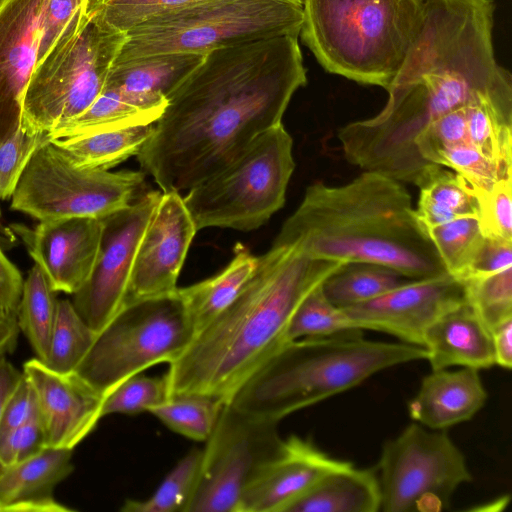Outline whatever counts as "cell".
Instances as JSON below:
<instances>
[{
    "mask_svg": "<svg viewBox=\"0 0 512 512\" xmlns=\"http://www.w3.org/2000/svg\"><path fill=\"white\" fill-rule=\"evenodd\" d=\"M298 36L207 53L168 96L137 159L163 192L185 194L282 123L307 83Z\"/></svg>",
    "mask_w": 512,
    "mask_h": 512,
    "instance_id": "obj_1",
    "label": "cell"
},
{
    "mask_svg": "<svg viewBox=\"0 0 512 512\" xmlns=\"http://www.w3.org/2000/svg\"><path fill=\"white\" fill-rule=\"evenodd\" d=\"M344 265L272 244L233 302L169 364L170 398L200 394L228 403L287 343L289 321L302 300Z\"/></svg>",
    "mask_w": 512,
    "mask_h": 512,
    "instance_id": "obj_2",
    "label": "cell"
},
{
    "mask_svg": "<svg viewBox=\"0 0 512 512\" xmlns=\"http://www.w3.org/2000/svg\"><path fill=\"white\" fill-rule=\"evenodd\" d=\"M273 245L317 259L382 265L411 279L447 273L410 194L399 181L372 171L342 185H310Z\"/></svg>",
    "mask_w": 512,
    "mask_h": 512,
    "instance_id": "obj_3",
    "label": "cell"
},
{
    "mask_svg": "<svg viewBox=\"0 0 512 512\" xmlns=\"http://www.w3.org/2000/svg\"><path fill=\"white\" fill-rule=\"evenodd\" d=\"M423 346L372 341L362 330L287 342L228 402L248 415L279 422L396 365L426 359Z\"/></svg>",
    "mask_w": 512,
    "mask_h": 512,
    "instance_id": "obj_4",
    "label": "cell"
},
{
    "mask_svg": "<svg viewBox=\"0 0 512 512\" xmlns=\"http://www.w3.org/2000/svg\"><path fill=\"white\" fill-rule=\"evenodd\" d=\"M424 0H303L299 37L329 73L388 89L422 19Z\"/></svg>",
    "mask_w": 512,
    "mask_h": 512,
    "instance_id": "obj_5",
    "label": "cell"
},
{
    "mask_svg": "<svg viewBox=\"0 0 512 512\" xmlns=\"http://www.w3.org/2000/svg\"><path fill=\"white\" fill-rule=\"evenodd\" d=\"M303 0H201L131 28L114 63L211 51L256 40L298 36Z\"/></svg>",
    "mask_w": 512,
    "mask_h": 512,
    "instance_id": "obj_6",
    "label": "cell"
},
{
    "mask_svg": "<svg viewBox=\"0 0 512 512\" xmlns=\"http://www.w3.org/2000/svg\"><path fill=\"white\" fill-rule=\"evenodd\" d=\"M125 41L126 33L88 12L72 23L30 77L21 127L48 135L83 113L102 92Z\"/></svg>",
    "mask_w": 512,
    "mask_h": 512,
    "instance_id": "obj_7",
    "label": "cell"
},
{
    "mask_svg": "<svg viewBox=\"0 0 512 512\" xmlns=\"http://www.w3.org/2000/svg\"><path fill=\"white\" fill-rule=\"evenodd\" d=\"M293 140L282 123L255 139L238 157L183 194L197 231H250L285 203L295 168Z\"/></svg>",
    "mask_w": 512,
    "mask_h": 512,
    "instance_id": "obj_8",
    "label": "cell"
},
{
    "mask_svg": "<svg viewBox=\"0 0 512 512\" xmlns=\"http://www.w3.org/2000/svg\"><path fill=\"white\" fill-rule=\"evenodd\" d=\"M195 334L177 290L133 301L97 333L76 372L106 397L145 369L175 361Z\"/></svg>",
    "mask_w": 512,
    "mask_h": 512,
    "instance_id": "obj_9",
    "label": "cell"
},
{
    "mask_svg": "<svg viewBox=\"0 0 512 512\" xmlns=\"http://www.w3.org/2000/svg\"><path fill=\"white\" fill-rule=\"evenodd\" d=\"M144 178L140 171L77 166L48 139L24 168L11 196V209L38 221L103 218L134 201Z\"/></svg>",
    "mask_w": 512,
    "mask_h": 512,
    "instance_id": "obj_10",
    "label": "cell"
},
{
    "mask_svg": "<svg viewBox=\"0 0 512 512\" xmlns=\"http://www.w3.org/2000/svg\"><path fill=\"white\" fill-rule=\"evenodd\" d=\"M415 422L385 442L377 468L381 511H441L472 480L465 457L444 430Z\"/></svg>",
    "mask_w": 512,
    "mask_h": 512,
    "instance_id": "obj_11",
    "label": "cell"
},
{
    "mask_svg": "<svg viewBox=\"0 0 512 512\" xmlns=\"http://www.w3.org/2000/svg\"><path fill=\"white\" fill-rule=\"evenodd\" d=\"M278 422L225 403L203 449L198 484L187 512H238L248 482L279 449Z\"/></svg>",
    "mask_w": 512,
    "mask_h": 512,
    "instance_id": "obj_12",
    "label": "cell"
},
{
    "mask_svg": "<svg viewBox=\"0 0 512 512\" xmlns=\"http://www.w3.org/2000/svg\"><path fill=\"white\" fill-rule=\"evenodd\" d=\"M161 192L148 191L102 219V236L93 270L73 294L82 319L99 333L124 307L135 256Z\"/></svg>",
    "mask_w": 512,
    "mask_h": 512,
    "instance_id": "obj_13",
    "label": "cell"
},
{
    "mask_svg": "<svg viewBox=\"0 0 512 512\" xmlns=\"http://www.w3.org/2000/svg\"><path fill=\"white\" fill-rule=\"evenodd\" d=\"M465 301L463 282L445 273L412 279L374 299L343 309L357 330L383 332L403 343L423 346L427 328Z\"/></svg>",
    "mask_w": 512,
    "mask_h": 512,
    "instance_id": "obj_14",
    "label": "cell"
},
{
    "mask_svg": "<svg viewBox=\"0 0 512 512\" xmlns=\"http://www.w3.org/2000/svg\"><path fill=\"white\" fill-rule=\"evenodd\" d=\"M196 232L183 196L162 192L137 249L125 305L176 292L177 280Z\"/></svg>",
    "mask_w": 512,
    "mask_h": 512,
    "instance_id": "obj_15",
    "label": "cell"
},
{
    "mask_svg": "<svg viewBox=\"0 0 512 512\" xmlns=\"http://www.w3.org/2000/svg\"><path fill=\"white\" fill-rule=\"evenodd\" d=\"M49 0H0V143L21 127Z\"/></svg>",
    "mask_w": 512,
    "mask_h": 512,
    "instance_id": "obj_16",
    "label": "cell"
},
{
    "mask_svg": "<svg viewBox=\"0 0 512 512\" xmlns=\"http://www.w3.org/2000/svg\"><path fill=\"white\" fill-rule=\"evenodd\" d=\"M102 228L101 218L71 217L39 221L33 229L15 225L14 231L51 288L73 295L93 270Z\"/></svg>",
    "mask_w": 512,
    "mask_h": 512,
    "instance_id": "obj_17",
    "label": "cell"
},
{
    "mask_svg": "<svg viewBox=\"0 0 512 512\" xmlns=\"http://www.w3.org/2000/svg\"><path fill=\"white\" fill-rule=\"evenodd\" d=\"M22 373L36 394L46 447L73 450L102 418L105 397L76 371H54L36 357Z\"/></svg>",
    "mask_w": 512,
    "mask_h": 512,
    "instance_id": "obj_18",
    "label": "cell"
},
{
    "mask_svg": "<svg viewBox=\"0 0 512 512\" xmlns=\"http://www.w3.org/2000/svg\"><path fill=\"white\" fill-rule=\"evenodd\" d=\"M344 462L327 455L311 440L291 435L252 476L238 512H285L326 473Z\"/></svg>",
    "mask_w": 512,
    "mask_h": 512,
    "instance_id": "obj_19",
    "label": "cell"
},
{
    "mask_svg": "<svg viewBox=\"0 0 512 512\" xmlns=\"http://www.w3.org/2000/svg\"><path fill=\"white\" fill-rule=\"evenodd\" d=\"M487 392L479 370H432L421 382L417 394L409 402L410 417L433 430L466 422L484 406Z\"/></svg>",
    "mask_w": 512,
    "mask_h": 512,
    "instance_id": "obj_20",
    "label": "cell"
},
{
    "mask_svg": "<svg viewBox=\"0 0 512 512\" xmlns=\"http://www.w3.org/2000/svg\"><path fill=\"white\" fill-rule=\"evenodd\" d=\"M423 347L432 370L453 366L481 370L495 365L491 331L467 301L427 328Z\"/></svg>",
    "mask_w": 512,
    "mask_h": 512,
    "instance_id": "obj_21",
    "label": "cell"
},
{
    "mask_svg": "<svg viewBox=\"0 0 512 512\" xmlns=\"http://www.w3.org/2000/svg\"><path fill=\"white\" fill-rule=\"evenodd\" d=\"M72 449L45 447L34 456L0 469V503L10 512H70L53 496L73 471Z\"/></svg>",
    "mask_w": 512,
    "mask_h": 512,
    "instance_id": "obj_22",
    "label": "cell"
},
{
    "mask_svg": "<svg viewBox=\"0 0 512 512\" xmlns=\"http://www.w3.org/2000/svg\"><path fill=\"white\" fill-rule=\"evenodd\" d=\"M381 490L376 471L345 461L326 473L285 512H377Z\"/></svg>",
    "mask_w": 512,
    "mask_h": 512,
    "instance_id": "obj_23",
    "label": "cell"
},
{
    "mask_svg": "<svg viewBox=\"0 0 512 512\" xmlns=\"http://www.w3.org/2000/svg\"><path fill=\"white\" fill-rule=\"evenodd\" d=\"M205 55L158 54L113 63L105 85L147 102L167 104L168 96L202 62Z\"/></svg>",
    "mask_w": 512,
    "mask_h": 512,
    "instance_id": "obj_24",
    "label": "cell"
},
{
    "mask_svg": "<svg viewBox=\"0 0 512 512\" xmlns=\"http://www.w3.org/2000/svg\"><path fill=\"white\" fill-rule=\"evenodd\" d=\"M258 256L238 242L229 264L219 273L177 289L196 333L209 324L238 296L256 270Z\"/></svg>",
    "mask_w": 512,
    "mask_h": 512,
    "instance_id": "obj_25",
    "label": "cell"
},
{
    "mask_svg": "<svg viewBox=\"0 0 512 512\" xmlns=\"http://www.w3.org/2000/svg\"><path fill=\"white\" fill-rule=\"evenodd\" d=\"M167 104L144 101L104 85L95 101L80 115L47 135L49 140L72 138L101 131L155 123Z\"/></svg>",
    "mask_w": 512,
    "mask_h": 512,
    "instance_id": "obj_26",
    "label": "cell"
},
{
    "mask_svg": "<svg viewBox=\"0 0 512 512\" xmlns=\"http://www.w3.org/2000/svg\"><path fill=\"white\" fill-rule=\"evenodd\" d=\"M466 109L470 142L500 179H512V101L481 99Z\"/></svg>",
    "mask_w": 512,
    "mask_h": 512,
    "instance_id": "obj_27",
    "label": "cell"
},
{
    "mask_svg": "<svg viewBox=\"0 0 512 512\" xmlns=\"http://www.w3.org/2000/svg\"><path fill=\"white\" fill-rule=\"evenodd\" d=\"M154 123L50 140L77 166L109 170L137 156L153 132Z\"/></svg>",
    "mask_w": 512,
    "mask_h": 512,
    "instance_id": "obj_28",
    "label": "cell"
},
{
    "mask_svg": "<svg viewBox=\"0 0 512 512\" xmlns=\"http://www.w3.org/2000/svg\"><path fill=\"white\" fill-rule=\"evenodd\" d=\"M419 189L415 213L425 230L459 217L479 216L474 187L452 170L438 166Z\"/></svg>",
    "mask_w": 512,
    "mask_h": 512,
    "instance_id": "obj_29",
    "label": "cell"
},
{
    "mask_svg": "<svg viewBox=\"0 0 512 512\" xmlns=\"http://www.w3.org/2000/svg\"><path fill=\"white\" fill-rule=\"evenodd\" d=\"M56 293L40 267L34 264L23 281L16 320L36 358L42 362L49 352L58 304Z\"/></svg>",
    "mask_w": 512,
    "mask_h": 512,
    "instance_id": "obj_30",
    "label": "cell"
},
{
    "mask_svg": "<svg viewBox=\"0 0 512 512\" xmlns=\"http://www.w3.org/2000/svg\"><path fill=\"white\" fill-rule=\"evenodd\" d=\"M412 280L398 271L377 264H346L322 284L327 299L340 308L374 299Z\"/></svg>",
    "mask_w": 512,
    "mask_h": 512,
    "instance_id": "obj_31",
    "label": "cell"
},
{
    "mask_svg": "<svg viewBox=\"0 0 512 512\" xmlns=\"http://www.w3.org/2000/svg\"><path fill=\"white\" fill-rule=\"evenodd\" d=\"M446 272L463 281L484 242L479 216L453 219L426 230Z\"/></svg>",
    "mask_w": 512,
    "mask_h": 512,
    "instance_id": "obj_32",
    "label": "cell"
},
{
    "mask_svg": "<svg viewBox=\"0 0 512 512\" xmlns=\"http://www.w3.org/2000/svg\"><path fill=\"white\" fill-rule=\"evenodd\" d=\"M96 335L70 300H58L49 352L43 363L60 373L76 371Z\"/></svg>",
    "mask_w": 512,
    "mask_h": 512,
    "instance_id": "obj_33",
    "label": "cell"
},
{
    "mask_svg": "<svg viewBox=\"0 0 512 512\" xmlns=\"http://www.w3.org/2000/svg\"><path fill=\"white\" fill-rule=\"evenodd\" d=\"M203 459V450L193 448L166 475L151 497L127 499L122 512H187L194 496Z\"/></svg>",
    "mask_w": 512,
    "mask_h": 512,
    "instance_id": "obj_34",
    "label": "cell"
},
{
    "mask_svg": "<svg viewBox=\"0 0 512 512\" xmlns=\"http://www.w3.org/2000/svg\"><path fill=\"white\" fill-rule=\"evenodd\" d=\"M224 402L206 395L169 398L150 410L172 431L196 441H206L219 419Z\"/></svg>",
    "mask_w": 512,
    "mask_h": 512,
    "instance_id": "obj_35",
    "label": "cell"
},
{
    "mask_svg": "<svg viewBox=\"0 0 512 512\" xmlns=\"http://www.w3.org/2000/svg\"><path fill=\"white\" fill-rule=\"evenodd\" d=\"M357 330L343 308L331 303L325 296L322 285L311 291L293 313L286 332V341L326 337Z\"/></svg>",
    "mask_w": 512,
    "mask_h": 512,
    "instance_id": "obj_36",
    "label": "cell"
},
{
    "mask_svg": "<svg viewBox=\"0 0 512 512\" xmlns=\"http://www.w3.org/2000/svg\"><path fill=\"white\" fill-rule=\"evenodd\" d=\"M462 282L467 303L490 331L512 319V267Z\"/></svg>",
    "mask_w": 512,
    "mask_h": 512,
    "instance_id": "obj_37",
    "label": "cell"
},
{
    "mask_svg": "<svg viewBox=\"0 0 512 512\" xmlns=\"http://www.w3.org/2000/svg\"><path fill=\"white\" fill-rule=\"evenodd\" d=\"M170 398L166 375H134L114 388L104 399L102 417L114 414H137L149 411Z\"/></svg>",
    "mask_w": 512,
    "mask_h": 512,
    "instance_id": "obj_38",
    "label": "cell"
},
{
    "mask_svg": "<svg viewBox=\"0 0 512 512\" xmlns=\"http://www.w3.org/2000/svg\"><path fill=\"white\" fill-rule=\"evenodd\" d=\"M201 0H89L87 12L106 25L127 33L164 12Z\"/></svg>",
    "mask_w": 512,
    "mask_h": 512,
    "instance_id": "obj_39",
    "label": "cell"
},
{
    "mask_svg": "<svg viewBox=\"0 0 512 512\" xmlns=\"http://www.w3.org/2000/svg\"><path fill=\"white\" fill-rule=\"evenodd\" d=\"M429 162L451 169L479 192L491 191L495 183L501 180L495 167L481 155L469 139L438 149Z\"/></svg>",
    "mask_w": 512,
    "mask_h": 512,
    "instance_id": "obj_40",
    "label": "cell"
},
{
    "mask_svg": "<svg viewBox=\"0 0 512 512\" xmlns=\"http://www.w3.org/2000/svg\"><path fill=\"white\" fill-rule=\"evenodd\" d=\"M47 140V134L20 127L0 143V201L11 198L32 154Z\"/></svg>",
    "mask_w": 512,
    "mask_h": 512,
    "instance_id": "obj_41",
    "label": "cell"
},
{
    "mask_svg": "<svg viewBox=\"0 0 512 512\" xmlns=\"http://www.w3.org/2000/svg\"><path fill=\"white\" fill-rule=\"evenodd\" d=\"M475 193L484 236L512 241V179L497 181L489 192Z\"/></svg>",
    "mask_w": 512,
    "mask_h": 512,
    "instance_id": "obj_42",
    "label": "cell"
},
{
    "mask_svg": "<svg viewBox=\"0 0 512 512\" xmlns=\"http://www.w3.org/2000/svg\"><path fill=\"white\" fill-rule=\"evenodd\" d=\"M46 447L40 418L0 432V469L22 462Z\"/></svg>",
    "mask_w": 512,
    "mask_h": 512,
    "instance_id": "obj_43",
    "label": "cell"
},
{
    "mask_svg": "<svg viewBox=\"0 0 512 512\" xmlns=\"http://www.w3.org/2000/svg\"><path fill=\"white\" fill-rule=\"evenodd\" d=\"M88 5L89 0L48 1L38 63L56 45L71 24L86 15Z\"/></svg>",
    "mask_w": 512,
    "mask_h": 512,
    "instance_id": "obj_44",
    "label": "cell"
},
{
    "mask_svg": "<svg viewBox=\"0 0 512 512\" xmlns=\"http://www.w3.org/2000/svg\"><path fill=\"white\" fill-rule=\"evenodd\" d=\"M37 417L39 411L35 391L22 373L5 406L0 432L20 427Z\"/></svg>",
    "mask_w": 512,
    "mask_h": 512,
    "instance_id": "obj_45",
    "label": "cell"
},
{
    "mask_svg": "<svg viewBox=\"0 0 512 512\" xmlns=\"http://www.w3.org/2000/svg\"><path fill=\"white\" fill-rule=\"evenodd\" d=\"M510 267H512V241L485 237L464 280L493 274Z\"/></svg>",
    "mask_w": 512,
    "mask_h": 512,
    "instance_id": "obj_46",
    "label": "cell"
},
{
    "mask_svg": "<svg viewBox=\"0 0 512 512\" xmlns=\"http://www.w3.org/2000/svg\"><path fill=\"white\" fill-rule=\"evenodd\" d=\"M23 278L0 246V311L16 315Z\"/></svg>",
    "mask_w": 512,
    "mask_h": 512,
    "instance_id": "obj_47",
    "label": "cell"
},
{
    "mask_svg": "<svg viewBox=\"0 0 512 512\" xmlns=\"http://www.w3.org/2000/svg\"><path fill=\"white\" fill-rule=\"evenodd\" d=\"M495 365L504 369L512 367V319L491 330Z\"/></svg>",
    "mask_w": 512,
    "mask_h": 512,
    "instance_id": "obj_48",
    "label": "cell"
},
{
    "mask_svg": "<svg viewBox=\"0 0 512 512\" xmlns=\"http://www.w3.org/2000/svg\"><path fill=\"white\" fill-rule=\"evenodd\" d=\"M19 332L16 315L0 311V361L15 350Z\"/></svg>",
    "mask_w": 512,
    "mask_h": 512,
    "instance_id": "obj_49",
    "label": "cell"
},
{
    "mask_svg": "<svg viewBox=\"0 0 512 512\" xmlns=\"http://www.w3.org/2000/svg\"><path fill=\"white\" fill-rule=\"evenodd\" d=\"M22 372L5 359L0 361V427L7 401L18 384Z\"/></svg>",
    "mask_w": 512,
    "mask_h": 512,
    "instance_id": "obj_50",
    "label": "cell"
},
{
    "mask_svg": "<svg viewBox=\"0 0 512 512\" xmlns=\"http://www.w3.org/2000/svg\"><path fill=\"white\" fill-rule=\"evenodd\" d=\"M0 512H10V509L3 503H0Z\"/></svg>",
    "mask_w": 512,
    "mask_h": 512,
    "instance_id": "obj_51",
    "label": "cell"
}]
</instances>
